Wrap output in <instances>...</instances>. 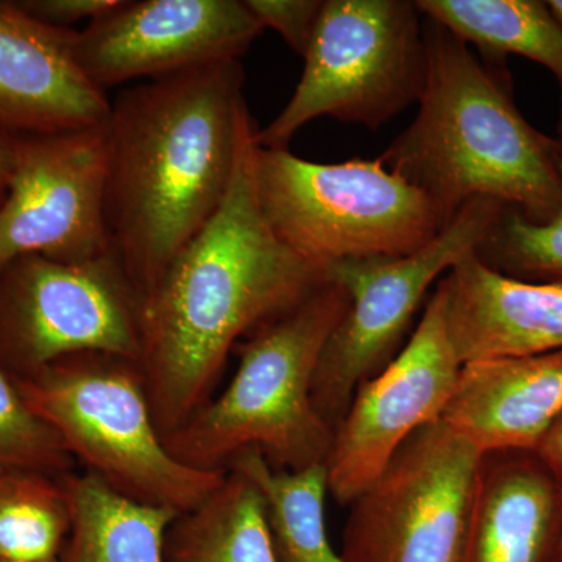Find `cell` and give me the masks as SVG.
Masks as SVG:
<instances>
[{"instance_id": "obj_1", "label": "cell", "mask_w": 562, "mask_h": 562, "mask_svg": "<svg viewBox=\"0 0 562 562\" xmlns=\"http://www.w3.org/2000/svg\"><path fill=\"white\" fill-rule=\"evenodd\" d=\"M255 133L247 113L224 202L143 301L138 364L162 439L213 398L236 344L330 279L262 216Z\"/></svg>"}, {"instance_id": "obj_2", "label": "cell", "mask_w": 562, "mask_h": 562, "mask_svg": "<svg viewBox=\"0 0 562 562\" xmlns=\"http://www.w3.org/2000/svg\"><path fill=\"white\" fill-rule=\"evenodd\" d=\"M239 60L139 83L111 102L105 216L140 299L220 210L249 113Z\"/></svg>"}, {"instance_id": "obj_3", "label": "cell", "mask_w": 562, "mask_h": 562, "mask_svg": "<svg viewBox=\"0 0 562 562\" xmlns=\"http://www.w3.org/2000/svg\"><path fill=\"white\" fill-rule=\"evenodd\" d=\"M424 36L419 113L380 157L386 168L424 192L443 225L480 198L552 221L562 211V139L532 127L508 83L446 25L427 18Z\"/></svg>"}, {"instance_id": "obj_4", "label": "cell", "mask_w": 562, "mask_h": 562, "mask_svg": "<svg viewBox=\"0 0 562 562\" xmlns=\"http://www.w3.org/2000/svg\"><path fill=\"white\" fill-rule=\"evenodd\" d=\"M350 306L341 281L330 279L239 342L235 375L165 441L184 465L225 472L255 449L273 469L301 472L324 465L330 425L314 408L312 390L322 350Z\"/></svg>"}, {"instance_id": "obj_5", "label": "cell", "mask_w": 562, "mask_h": 562, "mask_svg": "<svg viewBox=\"0 0 562 562\" xmlns=\"http://www.w3.org/2000/svg\"><path fill=\"white\" fill-rule=\"evenodd\" d=\"M13 382L77 464L124 497L183 514L224 480L227 471H199L166 449L136 361L70 355Z\"/></svg>"}, {"instance_id": "obj_6", "label": "cell", "mask_w": 562, "mask_h": 562, "mask_svg": "<svg viewBox=\"0 0 562 562\" xmlns=\"http://www.w3.org/2000/svg\"><path fill=\"white\" fill-rule=\"evenodd\" d=\"M254 173L277 238L324 268L406 257L446 227L427 195L382 158L321 165L257 144Z\"/></svg>"}, {"instance_id": "obj_7", "label": "cell", "mask_w": 562, "mask_h": 562, "mask_svg": "<svg viewBox=\"0 0 562 562\" xmlns=\"http://www.w3.org/2000/svg\"><path fill=\"white\" fill-rule=\"evenodd\" d=\"M294 94L258 146L286 149L317 117L382 127L413 102L427 81L424 21L409 0H327L305 54Z\"/></svg>"}, {"instance_id": "obj_8", "label": "cell", "mask_w": 562, "mask_h": 562, "mask_svg": "<svg viewBox=\"0 0 562 562\" xmlns=\"http://www.w3.org/2000/svg\"><path fill=\"white\" fill-rule=\"evenodd\" d=\"M505 210L491 199H473L412 255L331 266L330 276L349 292L350 306L322 350L312 398L333 431L349 412L358 387L401 353L431 284L479 249Z\"/></svg>"}, {"instance_id": "obj_9", "label": "cell", "mask_w": 562, "mask_h": 562, "mask_svg": "<svg viewBox=\"0 0 562 562\" xmlns=\"http://www.w3.org/2000/svg\"><path fill=\"white\" fill-rule=\"evenodd\" d=\"M140 308L114 251L83 262L18 258L0 269V369L21 380L91 351L138 362Z\"/></svg>"}, {"instance_id": "obj_10", "label": "cell", "mask_w": 562, "mask_h": 562, "mask_svg": "<svg viewBox=\"0 0 562 562\" xmlns=\"http://www.w3.org/2000/svg\"><path fill=\"white\" fill-rule=\"evenodd\" d=\"M483 453L441 419L413 432L350 503L346 562H464Z\"/></svg>"}, {"instance_id": "obj_11", "label": "cell", "mask_w": 562, "mask_h": 562, "mask_svg": "<svg viewBox=\"0 0 562 562\" xmlns=\"http://www.w3.org/2000/svg\"><path fill=\"white\" fill-rule=\"evenodd\" d=\"M105 124L16 136L0 205V269L27 255L83 262L114 251L105 216Z\"/></svg>"}, {"instance_id": "obj_12", "label": "cell", "mask_w": 562, "mask_h": 562, "mask_svg": "<svg viewBox=\"0 0 562 562\" xmlns=\"http://www.w3.org/2000/svg\"><path fill=\"white\" fill-rule=\"evenodd\" d=\"M461 369L435 291L401 353L355 392L324 464L328 494L350 505L368 490L413 432L441 419Z\"/></svg>"}, {"instance_id": "obj_13", "label": "cell", "mask_w": 562, "mask_h": 562, "mask_svg": "<svg viewBox=\"0 0 562 562\" xmlns=\"http://www.w3.org/2000/svg\"><path fill=\"white\" fill-rule=\"evenodd\" d=\"M265 31L241 0H122L74 31L77 61L102 91L239 60Z\"/></svg>"}, {"instance_id": "obj_14", "label": "cell", "mask_w": 562, "mask_h": 562, "mask_svg": "<svg viewBox=\"0 0 562 562\" xmlns=\"http://www.w3.org/2000/svg\"><path fill=\"white\" fill-rule=\"evenodd\" d=\"M72 36L0 0V131L47 136L105 124L111 101L85 76Z\"/></svg>"}, {"instance_id": "obj_15", "label": "cell", "mask_w": 562, "mask_h": 562, "mask_svg": "<svg viewBox=\"0 0 562 562\" xmlns=\"http://www.w3.org/2000/svg\"><path fill=\"white\" fill-rule=\"evenodd\" d=\"M436 291L462 364L562 350V284L509 279L471 251Z\"/></svg>"}, {"instance_id": "obj_16", "label": "cell", "mask_w": 562, "mask_h": 562, "mask_svg": "<svg viewBox=\"0 0 562 562\" xmlns=\"http://www.w3.org/2000/svg\"><path fill=\"white\" fill-rule=\"evenodd\" d=\"M562 413V350L462 364L441 420L482 453L535 450Z\"/></svg>"}, {"instance_id": "obj_17", "label": "cell", "mask_w": 562, "mask_h": 562, "mask_svg": "<svg viewBox=\"0 0 562 562\" xmlns=\"http://www.w3.org/2000/svg\"><path fill=\"white\" fill-rule=\"evenodd\" d=\"M562 492L535 450L483 453L464 562H558Z\"/></svg>"}, {"instance_id": "obj_18", "label": "cell", "mask_w": 562, "mask_h": 562, "mask_svg": "<svg viewBox=\"0 0 562 562\" xmlns=\"http://www.w3.org/2000/svg\"><path fill=\"white\" fill-rule=\"evenodd\" d=\"M61 482L72 525L58 562H165L166 532L179 514L124 497L88 472Z\"/></svg>"}, {"instance_id": "obj_19", "label": "cell", "mask_w": 562, "mask_h": 562, "mask_svg": "<svg viewBox=\"0 0 562 562\" xmlns=\"http://www.w3.org/2000/svg\"><path fill=\"white\" fill-rule=\"evenodd\" d=\"M165 562H277L260 490L238 469L166 532Z\"/></svg>"}, {"instance_id": "obj_20", "label": "cell", "mask_w": 562, "mask_h": 562, "mask_svg": "<svg viewBox=\"0 0 562 562\" xmlns=\"http://www.w3.org/2000/svg\"><path fill=\"white\" fill-rule=\"evenodd\" d=\"M231 468L246 473L261 492L277 562H346L328 538L324 465L279 471L258 450L249 449L239 453Z\"/></svg>"}, {"instance_id": "obj_21", "label": "cell", "mask_w": 562, "mask_h": 562, "mask_svg": "<svg viewBox=\"0 0 562 562\" xmlns=\"http://www.w3.org/2000/svg\"><path fill=\"white\" fill-rule=\"evenodd\" d=\"M424 16L465 43L505 57L513 54L543 66L562 88V27L539 0H419Z\"/></svg>"}, {"instance_id": "obj_22", "label": "cell", "mask_w": 562, "mask_h": 562, "mask_svg": "<svg viewBox=\"0 0 562 562\" xmlns=\"http://www.w3.org/2000/svg\"><path fill=\"white\" fill-rule=\"evenodd\" d=\"M61 476L0 468V562L60 560L72 525Z\"/></svg>"}, {"instance_id": "obj_23", "label": "cell", "mask_w": 562, "mask_h": 562, "mask_svg": "<svg viewBox=\"0 0 562 562\" xmlns=\"http://www.w3.org/2000/svg\"><path fill=\"white\" fill-rule=\"evenodd\" d=\"M475 255L509 279L562 284V211L552 221L535 224L506 209Z\"/></svg>"}, {"instance_id": "obj_24", "label": "cell", "mask_w": 562, "mask_h": 562, "mask_svg": "<svg viewBox=\"0 0 562 562\" xmlns=\"http://www.w3.org/2000/svg\"><path fill=\"white\" fill-rule=\"evenodd\" d=\"M60 436L22 397L0 369V468L29 469L61 476L76 471Z\"/></svg>"}, {"instance_id": "obj_25", "label": "cell", "mask_w": 562, "mask_h": 562, "mask_svg": "<svg viewBox=\"0 0 562 562\" xmlns=\"http://www.w3.org/2000/svg\"><path fill=\"white\" fill-rule=\"evenodd\" d=\"M262 29L280 33L291 49L305 57L319 22L324 0H244Z\"/></svg>"}, {"instance_id": "obj_26", "label": "cell", "mask_w": 562, "mask_h": 562, "mask_svg": "<svg viewBox=\"0 0 562 562\" xmlns=\"http://www.w3.org/2000/svg\"><path fill=\"white\" fill-rule=\"evenodd\" d=\"M22 9L52 27L70 29L77 22H90L117 9L122 0H18Z\"/></svg>"}, {"instance_id": "obj_27", "label": "cell", "mask_w": 562, "mask_h": 562, "mask_svg": "<svg viewBox=\"0 0 562 562\" xmlns=\"http://www.w3.org/2000/svg\"><path fill=\"white\" fill-rule=\"evenodd\" d=\"M535 452L538 453L543 464L552 473L562 492V413L553 422L552 427L543 435Z\"/></svg>"}, {"instance_id": "obj_28", "label": "cell", "mask_w": 562, "mask_h": 562, "mask_svg": "<svg viewBox=\"0 0 562 562\" xmlns=\"http://www.w3.org/2000/svg\"><path fill=\"white\" fill-rule=\"evenodd\" d=\"M14 140H16V136L0 131V205L5 201L11 176H13Z\"/></svg>"}, {"instance_id": "obj_29", "label": "cell", "mask_w": 562, "mask_h": 562, "mask_svg": "<svg viewBox=\"0 0 562 562\" xmlns=\"http://www.w3.org/2000/svg\"><path fill=\"white\" fill-rule=\"evenodd\" d=\"M547 7H549L550 13L553 14L554 20L560 22L562 27V0H549L546 2Z\"/></svg>"}, {"instance_id": "obj_30", "label": "cell", "mask_w": 562, "mask_h": 562, "mask_svg": "<svg viewBox=\"0 0 562 562\" xmlns=\"http://www.w3.org/2000/svg\"><path fill=\"white\" fill-rule=\"evenodd\" d=\"M560 138L562 139V109H561V117H560Z\"/></svg>"}, {"instance_id": "obj_31", "label": "cell", "mask_w": 562, "mask_h": 562, "mask_svg": "<svg viewBox=\"0 0 562 562\" xmlns=\"http://www.w3.org/2000/svg\"><path fill=\"white\" fill-rule=\"evenodd\" d=\"M558 562H562V549H561L560 560H558Z\"/></svg>"}]
</instances>
